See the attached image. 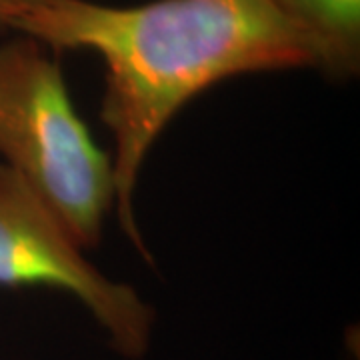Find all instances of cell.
Instances as JSON below:
<instances>
[{
	"instance_id": "cell-4",
	"label": "cell",
	"mask_w": 360,
	"mask_h": 360,
	"mask_svg": "<svg viewBox=\"0 0 360 360\" xmlns=\"http://www.w3.org/2000/svg\"><path fill=\"white\" fill-rule=\"evenodd\" d=\"M309 40L316 68L335 80L360 70V0H270Z\"/></svg>"
},
{
	"instance_id": "cell-2",
	"label": "cell",
	"mask_w": 360,
	"mask_h": 360,
	"mask_svg": "<svg viewBox=\"0 0 360 360\" xmlns=\"http://www.w3.org/2000/svg\"><path fill=\"white\" fill-rule=\"evenodd\" d=\"M0 162L78 245L98 246L115 210L112 156L78 115L56 52L25 34L0 40Z\"/></svg>"
},
{
	"instance_id": "cell-5",
	"label": "cell",
	"mask_w": 360,
	"mask_h": 360,
	"mask_svg": "<svg viewBox=\"0 0 360 360\" xmlns=\"http://www.w3.org/2000/svg\"><path fill=\"white\" fill-rule=\"evenodd\" d=\"M40 0H0V40L13 32L14 18Z\"/></svg>"
},
{
	"instance_id": "cell-1",
	"label": "cell",
	"mask_w": 360,
	"mask_h": 360,
	"mask_svg": "<svg viewBox=\"0 0 360 360\" xmlns=\"http://www.w3.org/2000/svg\"><path fill=\"white\" fill-rule=\"evenodd\" d=\"M13 32L56 54L90 51L103 58L101 118L115 141V214L148 262L134 193L170 120L229 78L316 68L309 40L270 0H153L136 6L40 0L14 18Z\"/></svg>"
},
{
	"instance_id": "cell-3",
	"label": "cell",
	"mask_w": 360,
	"mask_h": 360,
	"mask_svg": "<svg viewBox=\"0 0 360 360\" xmlns=\"http://www.w3.org/2000/svg\"><path fill=\"white\" fill-rule=\"evenodd\" d=\"M86 248L14 170L0 162V288H46L77 298L112 352L146 356L156 312L130 284L108 278Z\"/></svg>"
}]
</instances>
